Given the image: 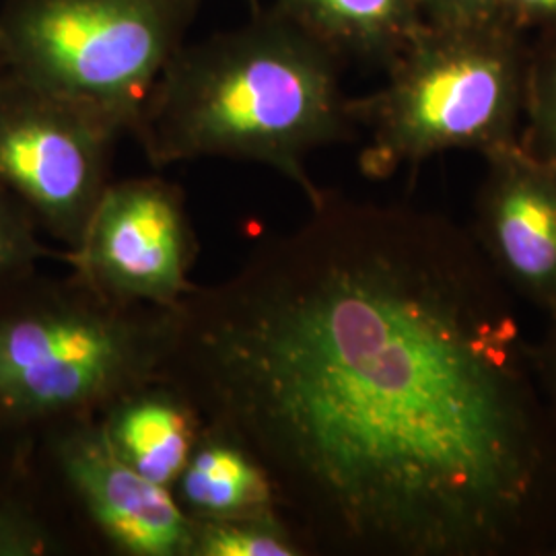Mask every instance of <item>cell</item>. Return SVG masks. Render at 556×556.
I'll return each mask as SVG.
<instances>
[{"label": "cell", "instance_id": "1", "mask_svg": "<svg viewBox=\"0 0 556 556\" xmlns=\"http://www.w3.org/2000/svg\"><path fill=\"white\" fill-rule=\"evenodd\" d=\"M160 381L270 478L309 555L556 556V425L470 229L321 190L169 307Z\"/></svg>", "mask_w": 556, "mask_h": 556}, {"label": "cell", "instance_id": "2", "mask_svg": "<svg viewBox=\"0 0 556 556\" xmlns=\"http://www.w3.org/2000/svg\"><path fill=\"white\" fill-rule=\"evenodd\" d=\"M342 62L275 4L233 29L184 43L142 103L135 137L163 169L181 161H250L293 181L307 204L318 149L357 137Z\"/></svg>", "mask_w": 556, "mask_h": 556}, {"label": "cell", "instance_id": "3", "mask_svg": "<svg viewBox=\"0 0 556 556\" xmlns=\"http://www.w3.org/2000/svg\"><path fill=\"white\" fill-rule=\"evenodd\" d=\"M169 309L38 273L0 298V433L34 439L100 418L160 376Z\"/></svg>", "mask_w": 556, "mask_h": 556}, {"label": "cell", "instance_id": "4", "mask_svg": "<svg viewBox=\"0 0 556 556\" xmlns=\"http://www.w3.org/2000/svg\"><path fill=\"white\" fill-rule=\"evenodd\" d=\"M530 50L505 21L427 23L386 68L376 93L351 100L369 132L361 172L388 178L445 151L482 155L519 142Z\"/></svg>", "mask_w": 556, "mask_h": 556}, {"label": "cell", "instance_id": "5", "mask_svg": "<svg viewBox=\"0 0 556 556\" xmlns=\"http://www.w3.org/2000/svg\"><path fill=\"white\" fill-rule=\"evenodd\" d=\"M199 9L200 0H4L7 73L85 103L132 135Z\"/></svg>", "mask_w": 556, "mask_h": 556}, {"label": "cell", "instance_id": "6", "mask_svg": "<svg viewBox=\"0 0 556 556\" xmlns=\"http://www.w3.org/2000/svg\"><path fill=\"white\" fill-rule=\"evenodd\" d=\"M124 130L98 110L7 73L0 79V186L68 252L79 245Z\"/></svg>", "mask_w": 556, "mask_h": 556}, {"label": "cell", "instance_id": "7", "mask_svg": "<svg viewBox=\"0 0 556 556\" xmlns=\"http://www.w3.org/2000/svg\"><path fill=\"white\" fill-rule=\"evenodd\" d=\"M197 254L181 188L139 176L110 181L79 245L59 258L105 298L169 309L194 287Z\"/></svg>", "mask_w": 556, "mask_h": 556}, {"label": "cell", "instance_id": "8", "mask_svg": "<svg viewBox=\"0 0 556 556\" xmlns=\"http://www.w3.org/2000/svg\"><path fill=\"white\" fill-rule=\"evenodd\" d=\"M34 466L126 556H190L192 517L172 489L142 477L105 438L98 418L34 438Z\"/></svg>", "mask_w": 556, "mask_h": 556}, {"label": "cell", "instance_id": "9", "mask_svg": "<svg viewBox=\"0 0 556 556\" xmlns=\"http://www.w3.org/2000/svg\"><path fill=\"white\" fill-rule=\"evenodd\" d=\"M484 161L470 231L507 289L556 318V161L521 142Z\"/></svg>", "mask_w": 556, "mask_h": 556}, {"label": "cell", "instance_id": "10", "mask_svg": "<svg viewBox=\"0 0 556 556\" xmlns=\"http://www.w3.org/2000/svg\"><path fill=\"white\" fill-rule=\"evenodd\" d=\"M98 420L119 456L167 489L178 482L202 433L197 410L160 379L119 397Z\"/></svg>", "mask_w": 556, "mask_h": 556}, {"label": "cell", "instance_id": "11", "mask_svg": "<svg viewBox=\"0 0 556 556\" xmlns=\"http://www.w3.org/2000/svg\"><path fill=\"white\" fill-rule=\"evenodd\" d=\"M338 59L388 68L425 25L417 0H275Z\"/></svg>", "mask_w": 556, "mask_h": 556}, {"label": "cell", "instance_id": "12", "mask_svg": "<svg viewBox=\"0 0 556 556\" xmlns=\"http://www.w3.org/2000/svg\"><path fill=\"white\" fill-rule=\"evenodd\" d=\"M172 491L192 517L278 509L275 486L258 462L231 439L204 427Z\"/></svg>", "mask_w": 556, "mask_h": 556}, {"label": "cell", "instance_id": "13", "mask_svg": "<svg viewBox=\"0 0 556 556\" xmlns=\"http://www.w3.org/2000/svg\"><path fill=\"white\" fill-rule=\"evenodd\" d=\"M68 534L54 498L31 468L0 493V556H52L66 553Z\"/></svg>", "mask_w": 556, "mask_h": 556}, {"label": "cell", "instance_id": "14", "mask_svg": "<svg viewBox=\"0 0 556 556\" xmlns=\"http://www.w3.org/2000/svg\"><path fill=\"white\" fill-rule=\"evenodd\" d=\"M192 517V516H190ZM303 540L280 509L192 517L190 556H305Z\"/></svg>", "mask_w": 556, "mask_h": 556}, {"label": "cell", "instance_id": "15", "mask_svg": "<svg viewBox=\"0 0 556 556\" xmlns=\"http://www.w3.org/2000/svg\"><path fill=\"white\" fill-rule=\"evenodd\" d=\"M523 122L521 147L536 157L556 161V29L544 31L530 50Z\"/></svg>", "mask_w": 556, "mask_h": 556}, {"label": "cell", "instance_id": "16", "mask_svg": "<svg viewBox=\"0 0 556 556\" xmlns=\"http://www.w3.org/2000/svg\"><path fill=\"white\" fill-rule=\"evenodd\" d=\"M48 254L38 223L0 186V298L38 275Z\"/></svg>", "mask_w": 556, "mask_h": 556}, {"label": "cell", "instance_id": "17", "mask_svg": "<svg viewBox=\"0 0 556 556\" xmlns=\"http://www.w3.org/2000/svg\"><path fill=\"white\" fill-rule=\"evenodd\" d=\"M417 2L422 20L435 25H472V23L501 20V0H417Z\"/></svg>", "mask_w": 556, "mask_h": 556}, {"label": "cell", "instance_id": "18", "mask_svg": "<svg viewBox=\"0 0 556 556\" xmlns=\"http://www.w3.org/2000/svg\"><path fill=\"white\" fill-rule=\"evenodd\" d=\"M530 357L540 390L556 425V318H548L544 337L530 342Z\"/></svg>", "mask_w": 556, "mask_h": 556}, {"label": "cell", "instance_id": "19", "mask_svg": "<svg viewBox=\"0 0 556 556\" xmlns=\"http://www.w3.org/2000/svg\"><path fill=\"white\" fill-rule=\"evenodd\" d=\"M501 20L519 31H555L556 0H501Z\"/></svg>", "mask_w": 556, "mask_h": 556}, {"label": "cell", "instance_id": "20", "mask_svg": "<svg viewBox=\"0 0 556 556\" xmlns=\"http://www.w3.org/2000/svg\"><path fill=\"white\" fill-rule=\"evenodd\" d=\"M31 450L34 439L11 438L0 433V493L31 468Z\"/></svg>", "mask_w": 556, "mask_h": 556}, {"label": "cell", "instance_id": "21", "mask_svg": "<svg viewBox=\"0 0 556 556\" xmlns=\"http://www.w3.org/2000/svg\"><path fill=\"white\" fill-rule=\"evenodd\" d=\"M7 75V62H4V52H2V46H0V79Z\"/></svg>", "mask_w": 556, "mask_h": 556}]
</instances>
